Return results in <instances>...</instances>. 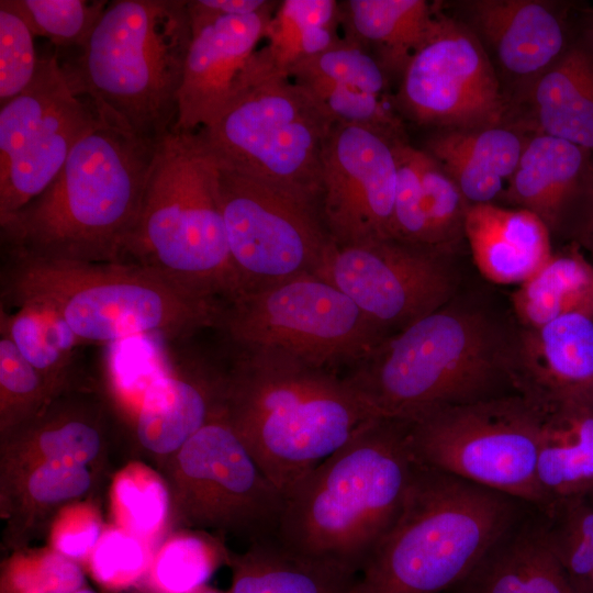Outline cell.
Returning a JSON list of instances; mask_svg holds the SVG:
<instances>
[{"mask_svg":"<svg viewBox=\"0 0 593 593\" xmlns=\"http://www.w3.org/2000/svg\"><path fill=\"white\" fill-rule=\"evenodd\" d=\"M415 462L407 421L368 419L286 495L275 539L358 574L398 518Z\"/></svg>","mask_w":593,"mask_h":593,"instance_id":"cell-1","label":"cell"},{"mask_svg":"<svg viewBox=\"0 0 593 593\" xmlns=\"http://www.w3.org/2000/svg\"><path fill=\"white\" fill-rule=\"evenodd\" d=\"M224 377L231 426L284 496L378 417L345 378L286 354L235 349Z\"/></svg>","mask_w":593,"mask_h":593,"instance_id":"cell-2","label":"cell"},{"mask_svg":"<svg viewBox=\"0 0 593 593\" xmlns=\"http://www.w3.org/2000/svg\"><path fill=\"white\" fill-rule=\"evenodd\" d=\"M514 339L485 312L451 301L384 338L344 377L378 417L412 421L516 392Z\"/></svg>","mask_w":593,"mask_h":593,"instance_id":"cell-3","label":"cell"},{"mask_svg":"<svg viewBox=\"0 0 593 593\" xmlns=\"http://www.w3.org/2000/svg\"><path fill=\"white\" fill-rule=\"evenodd\" d=\"M158 145L102 122L74 147L42 193L0 223L4 250L56 260L120 261Z\"/></svg>","mask_w":593,"mask_h":593,"instance_id":"cell-4","label":"cell"},{"mask_svg":"<svg viewBox=\"0 0 593 593\" xmlns=\"http://www.w3.org/2000/svg\"><path fill=\"white\" fill-rule=\"evenodd\" d=\"M190 41L187 1L114 0L81 48L56 54L103 123L158 145L177 122Z\"/></svg>","mask_w":593,"mask_h":593,"instance_id":"cell-5","label":"cell"},{"mask_svg":"<svg viewBox=\"0 0 593 593\" xmlns=\"http://www.w3.org/2000/svg\"><path fill=\"white\" fill-rule=\"evenodd\" d=\"M3 251L2 299L13 305L34 302L52 309L83 343L112 344L153 335L175 339L219 327L224 302L149 268Z\"/></svg>","mask_w":593,"mask_h":593,"instance_id":"cell-6","label":"cell"},{"mask_svg":"<svg viewBox=\"0 0 593 593\" xmlns=\"http://www.w3.org/2000/svg\"><path fill=\"white\" fill-rule=\"evenodd\" d=\"M532 505L415 462L401 512L353 593H443Z\"/></svg>","mask_w":593,"mask_h":593,"instance_id":"cell-7","label":"cell"},{"mask_svg":"<svg viewBox=\"0 0 593 593\" xmlns=\"http://www.w3.org/2000/svg\"><path fill=\"white\" fill-rule=\"evenodd\" d=\"M120 261L224 303L242 292L217 195V164L195 133L158 145L141 213Z\"/></svg>","mask_w":593,"mask_h":593,"instance_id":"cell-8","label":"cell"},{"mask_svg":"<svg viewBox=\"0 0 593 593\" xmlns=\"http://www.w3.org/2000/svg\"><path fill=\"white\" fill-rule=\"evenodd\" d=\"M333 126L304 88L270 72L253 54L219 113L194 133L219 166L318 202Z\"/></svg>","mask_w":593,"mask_h":593,"instance_id":"cell-9","label":"cell"},{"mask_svg":"<svg viewBox=\"0 0 593 593\" xmlns=\"http://www.w3.org/2000/svg\"><path fill=\"white\" fill-rule=\"evenodd\" d=\"M540 417L517 392L447 406L407 421L416 462L504 493L539 510Z\"/></svg>","mask_w":593,"mask_h":593,"instance_id":"cell-10","label":"cell"},{"mask_svg":"<svg viewBox=\"0 0 593 593\" xmlns=\"http://www.w3.org/2000/svg\"><path fill=\"white\" fill-rule=\"evenodd\" d=\"M219 329L235 349L289 355L333 370L353 367L388 336L340 290L303 275L239 293Z\"/></svg>","mask_w":593,"mask_h":593,"instance_id":"cell-11","label":"cell"},{"mask_svg":"<svg viewBox=\"0 0 593 593\" xmlns=\"http://www.w3.org/2000/svg\"><path fill=\"white\" fill-rule=\"evenodd\" d=\"M160 468L179 526L248 545L276 537L286 496L235 433L223 406Z\"/></svg>","mask_w":593,"mask_h":593,"instance_id":"cell-12","label":"cell"},{"mask_svg":"<svg viewBox=\"0 0 593 593\" xmlns=\"http://www.w3.org/2000/svg\"><path fill=\"white\" fill-rule=\"evenodd\" d=\"M217 195L242 292L316 276L332 244L317 201L219 165Z\"/></svg>","mask_w":593,"mask_h":593,"instance_id":"cell-13","label":"cell"},{"mask_svg":"<svg viewBox=\"0 0 593 593\" xmlns=\"http://www.w3.org/2000/svg\"><path fill=\"white\" fill-rule=\"evenodd\" d=\"M101 123L70 87L56 51L41 55L30 86L0 105V223L42 193Z\"/></svg>","mask_w":593,"mask_h":593,"instance_id":"cell-14","label":"cell"},{"mask_svg":"<svg viewBox=\"0 0 593 593\" xmlns=\"http://www.w3.org/2000/svg\"><path fill=\"white\" fill-rule=\"evenodd\" d=\"M316 276L388 337L450 302L456 288L446 251L395 238L345 246L332 240Z\"/></svg>","mask_w":593,"mask_h":593,"instance_id":"cell-15","label":"cell"},{"mask_svg":"<svg viewBox=\"0 0 593 593\" xmlns=\"http://www.w3.org/2000/svg\"><path fill=\"white\" fill-rule=\"evenodd\" d=\"M394 100L417 124L447 130L496 126L504 112L497 78L479 40L437 15L404 67Z\"/></svg>","mask_w":593,"mask_h":593,"instance_id":"cell-16","label":"cell"},{"mask_svg":"<svg viewBox=\"0 0 593 593\" xmlns=\"http://www.w3.org/2000/svg\"><path fill=\"white\" fill-rule=\"evenodd\" d=\"M393 142L365 126L334 124L322 154L318 206L335 244L393 238Z\"/></svg>","mask_w":593,"mask_h":593,"instance_id":"cell-17","label":"cell"},{"mask_svg":"<svg viewBox=\"0 0 593 593\" xmlns=\"http://www.w3.org/2000/svg\"><path fill=\"white\" fill-rule=\"evenodd\" d=\"M249 15H224L187 1L191 21L175 133H194L206 125L227 100L278 5Z\"/></svg>","mask_w":593,"mask_h":593,"instance_id":"cell-18","label":"cell"},{"mask_svg":"<svg viewBox=\"0 0 593 593\" xmlns=\"http://www.w3.org/2000/svg\"><path fill=\"white\" fill-rule=\"evenodd\" d=\"M505 195L536 214L550 233L579 236L593 223V153L547 134L524 146Z\"/></svg>","mask_w":593,"mask_h":593,"instance_id":"cell-19","label":"cell"},{"mask_svg":"<svg viewBox=\"0 0 593 593\" xmlns=\"http://www.w3.org/2000/svg\"><path fill=\"white\" fill-rule=\"evenodd\" d=\"M334 124L360 125L395 141L404 138L389 76L366 49L342 37L290 76Z\"/></svg>","mask_w":593,"mask_h":593,"instance_id":"cell-20","label":"cell"},{"mask_svg":"<svg viewBox=\"0 0 593 593\" xmlns=\"http://www.w3.org/2000/svg\"><path fill=\"white\" fill-rule=\"evenodd\" d=\"M0 438V481L48 461L100 471L110 447V423L102 402L72 389Z\"/></svg>","mask_w":593,"mask_h":593,"instance_id":"cell-21","label":"cell"},{"mask_svg":"<svg viewBox=\"0 0 593 593\" xmlns=\"http://www.w3.org/2000/svg\"><path fill=\"white\" fill-rule=\"evenodd\" d=\"M224 371L155 370L132 405L137 445L161 466L223 406Z\"/></svg>","mask_w":593,"mask_h":593,"instance_id":"cell-22","label":"cell"},{"mask_svg":"<svg viewBox=\"0 0 593 593\" xmlns=\"http://www.w3.org/2000/svg\"><path fill=\"white\" fill-rule=\"evenodd\" d=\"M396 189L393 237L448 253L463 233L470 203L439 163L404 138L393 142Z\"/></svg>","mask_w":593,"mask_h":593,"instance_id":"cell-23","label":"cell"},{"mask_svg":"<svg viewBox=\"0 0 593 593\" xmlns=\"http://www.w3.org/2000/svg\"><path fill=\"white\" fill-rule=\"evenodd\" d=\"M514 390L532 403L593 390V316L571 313L514 339Z\"/></svg>","mask_w":593,"mask_h":593,"instance_id":"cell-24","label":"cell"},{"mask_svg":"<svg viewBox=\"0 0 593 593\" xmlns=\"http://www.w3.org/2000/svg\"><path fill=\"white\" fill-rule=\"evenodd\" d=\"M452 593H577L548 539L541 510H527Z\"/></svg>","mask_w":593,"mask_h":593,"instance_id":"cell-25","label":"cell"},{"mask_svg":"<svg viewBox=\"0 0 593 593\" xmlns=\"http://www.w3.org/2000/svg\"><path fill=\"white\" fill-rule=\"evenodd\" d=\"M532 403V402H530ZM538 479L550 503L593 489V390L538 403Z\"/></svg>","mask_w":593,"mask_h":593,"instance_id":"cell-26","label":"cell"},{"mask_svg":"<svg viewBox=\"0 0 593 593\" xmlns=\"http://www.w3.org/2000/svg\"><path fill=\"white\" fill-rule=\"evenodd\" d=\"M463 234L479 271L499 284L523 283L552 255L546 224L521 208L470 204Z\"/></svg>","mask_w":593,"mask_h":593,"instance_id":"cell-27","label":"cell"},{"mask_svg":"<svg viewBox=\"0 0 593 593\" xmlns=\"http://www.w3.org/2000/svg\"><path fill=\"white\" fill-rule=\"evenodd\" d=\"M473 20L508 71L527 76L548 69L569 48L563 19L535 0H477Z\"/></svg>","mask_w":593,"mask_h":593,"instance_id":"cell-28","label":"cell"},{"mask_svg":"<svg viewBox=\"0 0 593 593\" xmlns=\"http://www.w3.org/2000/svg\"><path fill=\"white\" fill-rule=\"evenodd\" d=\"M524 146L500 126L446 130L433 136L426 152L454 180L470 204L491 203L514 174Z\"/></svg>","mask_w":593,"mask_h":593,"instance_id":"cell-29","label":"cell"},{"mask_svg":"<svg viewBox=\"0 0 593 593\" xmlns=\"http://www.w3.org/2000/svg\"><path fill=\"white\" fill-rule=\"evenodd\" d=\"M97 470L78 463L48 461L1 481V514L12 547H21L67 506L88 495Z\"/></svg>","mask_w":593,"mask_h":593,"instance_id":"cell-30","label":"cell"},{"mask_svg":"<svg viewBox=\"0 0 593 593\" xmlns=\"http://www.w3.org/2000/svg\"><path fill=\"white\" fill-rule=\"evenodd\" d=\"M434 18L425 0L339 1L342 37L366 49L388 76L402 74Z\"/></svg>","mask_w":593,"mask_h":593,"instance_id":"cell-31","label":"cell"},{"mask_svg":"<svg viewBox=\"0 0 593 593\" xmlns=\"http://www.w3.org/2000/svg\"><path fill=\"white\" fill-rule=\"evenodd\" d=\"M230 593H353L357 573L332 562L295 555L275 538L230 553Z\"/></svg>","mask_w":593,"mask_h":593,"instance_id":"cell-32","label":"cell"},{"mask_svg":"<svg viewBox=\"0 0 593 593\" xmlns=\"http://www.w3.org/2000/svg\"><path fill=\"white\" fill-rule=\"evenodd\" d=\"M535 101L545 134L593 153V47L583 37L546 70Z\"/></svg>","mask_w":593,"mask_h":593,"instance_id":"cell-33","label":"cell"},{"mask_svg":"<svg viewBox=\"0 0 593 593\" xmlns=\"http://www.w3.org/2000/svg\"><path fill=\"white\" fill-rule=\"evenodd\" d=\"M342 38L339 1H279L266 29L265 45L256 51L262 65L276 75L291 74Z\"/></svg>","mask_w":593,"mask_h":593,"instance_id":"cell-34","label":"cell"},{"mask_svg":"<svg viewBox=\"0 0 593 593\" xmlns=\"http://www.w3.org/2000/svg\"><path fill=\"white\" fill-rule=\"evenodd\" d=\"M512 305L524 328L571 313L593 316V265L574 250L552 254L514 291Z\"/></svg>","mask_w":593,"mask_h":593,"instance_id":"cell-35","label":"cell"},{"mask_svg":"<svg viewBox=\"0 0 593 593\" xmlns=\"http://www.w3.org/2000/svg\"><path fill=\"white\" fill-rule=\"evenodd\" d=\"M8 314L0 310V333L59 393L75 389V350L83 342L52 309L24 302Z\"/></svg>","mask_w":593,"mask_h":593,"instance_id":"cell-36","label":"cell"},{"mask_svg":"<svg viewBox=\"0 0 593 593\" xmlns=\"http://www.w3.org/2000/svg\"><path fill=\"white\" fill-rule=\"evenodd\" d=\"M228 551L220 537L198 529H182L158 546L143 579L148 593H194L223 562Z\"/></svg>","mask_w":593,"mask_h":593,"instance_id":"cell-37","label":"cell"},{"mask_svg":"<svg viewBox=\"0 0 593 593\" xmlns=\"http://www.w3.org/2000/svg\"><path fill=\"white\" fill-rule=\"evenodd\" d=\"M111 507L116 527L147 544L164 533L172 517L164 475L141 462L128 463L116 473L111 486Z\"/></svg>","mask_w":593,"mask_h":593,"instance_id":"cell-38","label":"cell"},{"mask_svg":"<svg viewBox=\"0 0 593 593\" xmlns=\"http://www.w3.org/2000/svg\"><path fill=\"white\" fill-rule=\"evenodd\" d=\"M549 544L575 592L593 569V503L586 494L552 501L541 510Z\"/></svg>","mask_w":593,"mask_h":593,"instance_id":"cell-39","label":"cell"},{"mask_svg":"<svg viewBox=\"0 0 593 593\" xmlns=\"http://www.w3.org/2000/svg\"><path fill=\"white\" fill-rule=\"evenodd\" d=\"M60 394L0 333V435L35 417Z\"/></svg>","mask_w":593,"mask_h":593,"instance_id":"cell-40","label":"cell"},{"mask_svg":"<svg viewBox=\"0 0 593 593\" xmlns=\"http://www.w3.org/2000/svg\"><path fill=\"white\" fill-rule=\"evenodd\" d=\"M35 36L47 38L58 53L81 48L109 1L15 0Z\"/></svg>","mask_w":593,"mask_h":593,"instance_id":"cell-41","label":"cell"},{"mask_svg":"<svg viewBox=\"0 0 593 593\" xmlns=\"http://www.w3.org/2000/svg\"><path fill=\"white\" fill-rule=\"evenodd\" d=\"M34 37L15 0H0V105L32 82L40 60Z\"/></svg>","mask_w":593,"mask_h":593,"instance_id":"cell-42","label":"cell"},{"mask_svg":"<svg viewBox=\"0 0 593 593\" xmlns=\"http://www.w3.org/2000/svg\"><path fill=\"white\" fill-rule=\"evenodd\" d=\"M155 553L150 545L120 528H107L87 560L93 579L110 592L143 581Z\"/></svg>","mask_w":593,"mask_h":593,"instance_id":"cell-43","label":"cell"},{"mask_svg":"<svg viewBox=\"0 0 593 593\" xmlns=\"http://www.w3.org/2000/svg\"><path fill=\"white\" fill-rule=\"evenodd\" d=\"M66 508L54 519L51 549L78 562L87 561L107 528L88 504L76 503Z\"/></svg>","mask_w":593,"mask_h":593,"instance_id":"cell-44","label":"cell"},{"mask_svg":"<svg viewBox=\"0 0 593 593\" xmlns=\"http://www.w3.org/2000/svg\"><path fill=\"white\" fill-rule=\"evenodd\" d=\"M36 577L46 593H76L85 588L79 562L53 549L32 555Z\"/></svg>","mask_w":593,"mask_h":593,"instance_id":"cell-45","label":"cell"},{"mask_svg":"<svg viewBox=\"0 0 593 593\" xmlns=\"http://www.w3.org/2000/svg\"><path fill=\"white\" fill-rule=\"evenodd\" d=\"M1 593H46L36 577L31 555L12 557L5 564Z\"/></svg>","mask_w":593,"mask_h":593,"instance_id":"cell-46","label":"cell"},{"mask_svg":"<svg viewBox=\"0 0 593 593\" xmlns=\"http://www.w3.org/2000/svg\"><path fill=\"white\" fill-rule=\"evenodd\" d=\"M211 12L224 15H249L264 11L275 1L268 0H195Z\"/></svg>","mask_w":593,"mask_h":593,"instance_id":"cell-47","label":"cell"},{"mask_svg":"<svg viewBox=\"0 0 593 593\" xmlns=\"http://www.w3.org/2000/svg\"><path fill=\"white\" fill-rule=\"evenodd\" d=\"M581 37H583L593 47V8L584 13V23Z\"/></svg>","mask_w":593,"mask_h":593,"instance_id":"cell-48","label":"cell"},{"mask_svg":"<svg viewBox=\"0 0 593 593\" xmlns=\"http://www.w3.org/2000/svg\"><path fill=\"white\" fill-rule=\"evenodd\" d=\"M577 593H593V569Z\"/></svg>","mask_w":593,"mask_h":593,"instance_id":"cell-49","label":"cell"},{"mask_svg":"<svg viewBox=\"0 0 593 593\" xmlns=\"http://www.w3.org/2000/svg\"><path fill=\"white\" fill-rule=\"evenodd\" d=\"M584 242L588 243V245H589V247L591 249L592 256H593V223L591 225V228H590ZM592 265H593V262H592Z\"/></svg>","mask_w":593,"mask_h":593,"instance_id":"cell-50","label":"cell"},{"mask_svg":"<svg viewBox=\"0 0 593 593\" xmlns=\"http://www.w3.org/2000/svg\"><path fill=\"white\" fill-rule=\"evenodd\" d=\"M194 593H230V592H222V591L204 585L203 588L199 589Z\"/></svg>","mask_w":593,"mask_h":593,"instance_id":"cell-51","label":"cell"},{"mask_svg":"<svg viewBox=\"0 0 593 593\" xmlns=\"http://www.w3.org/2000/svg\"><path fill=\"white\" fill-rule=\"evenodd\" d=\"M76 593H98V592H96V591H93L91 589H88V588H83V589L77 591Z\"/></svg>","mask_w":593,"mask_h":593,"instance_id":"cell-52","label":"cell"},{"mask_svg":"<svg viewBox=\"0 0 593 593\" xmlns=\"http://www.w3.org/2000/svg\"><path fill=\"white\" fill-rule=\"evenodd\" d=\"M586 495L591 500V502L593 503V489Z\"/></svg>","mask_w":593,"mask_h":593,"instance_id":"cell-53","label":"cell"},{"mask_svg":"<svg viewBox=\"0 0 593 593\" xmlns=\"http://www.w3.org/2000/svg\"><path fill=\"white\" fill-rule=\"evenodd\" d=\"M443 593H452V591H451V590H448V591H445V592H443Z\"/></svg>","mask_w":593,"mask_h":593,"instance_id":"cell-54","label":"cell"}]
</instances>
